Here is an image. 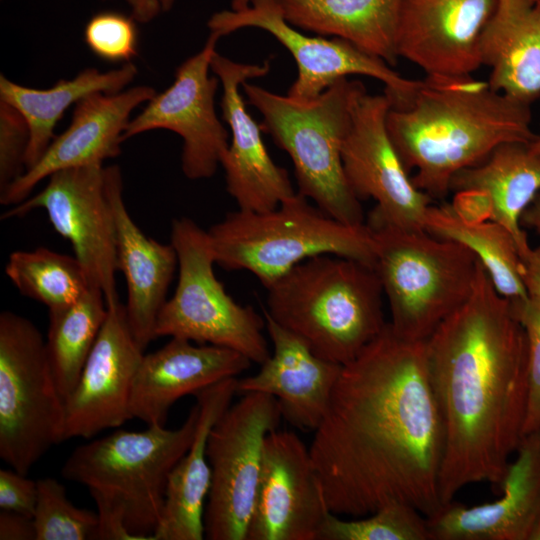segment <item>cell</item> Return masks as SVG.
Listing matches in <instances>:
<instances>
[{
  "instance_id": "6da1fadb",
  "label": "cell",
  "mask_w": 540,
  "mask_h": 540,
  "mask_svg": "<svg viewBox=\"0 0 540 540\" xmlns=\"http://www.w3.org/2000/svg\"><path fill=\"white\" fill-rule=\"evenodd\" d=\"M309 450L335 515L363 517L391 502L436 513L444 429L426 340L403 338L388 323L342 366Z\"/></svg>"
},
{
  "instance_id": "7a4b0ae2",
  "label": "cell",
  "mask_w": 540,
  "mask_h": 540,
  "mask_svg": "<svg viewBox=\"0 0 540 540\" xmlns=\"http://www.w3.org/2000/svg\"><path fill=\"white\" fill-rule=\"evenodd\" d=\"M426 353L444 429L441 504L473 483L500 493L525 436L528 351L510 300L480 263L469 297L426 340Z\"/></svg>"
},
{
  "instance_id": "3957f363",
  "label": "cell",
  "mask_w": 540,
  "mask_h": 540,
  "mask_svg": "<svg viewBox=\"0 0 540 540\" xmlns=\"http://www.w3.org/2000/svg\"><path fill=\"white\" fill-rule=\"evenodd\" d=\"M531 104L472 76L421 80L411 99L392 107L387 129L413 183L433 200L450 192L453 177L479 164L499 145L531 143Z\"/></svg>"
},
{
  "instance_id": "277c9868",
  "label": "cell",
  "mask_w": 540,
  "mask_h": 540,
  "mask_svg": "<svg viewBox=\"0 0 540 540\" xmlns=\"http://www.w3.org/2000/svg\"><path fill=\"white\" fill-rule=\"evenodd\" d=\"M373 265L336 255L304 260L267 288L264 311L320 358L344 366L385 329Z\"/></svg>"
},
{
  "instance_id": "5b68a950",
  "label": "cell",
  "mask_w": 540,
  "mask_h": 540,
  "mask_svg": "<svg viewBox=\"0 0 540 540\" xmlns=\"http://www.w3.org/2000/svg\"><path fill=\"white\" fill-rule=\"evenodd\" d=\"M359 80L343 78L310 99L242 84L246 102L261 115V127L290 157L298 193L331 217L353 225L366 223L360 200L343 170L342 147L353 107L365 90Z\"/></svg>"
},
{
  "instance_id": "8992f818",
  "label": "cell",
  "mask_w": 540,
  "mask_h": 540,
  "mask_svg": "<svg viewBox=\"0 0 540 540\" xmlns=\"http://www.w3.org/2000/svg\"><path fill=\"white\" fill-rule=\"evenodd\" d=\"M207 232L217 265L246 270L266 289L319 255L375 263V238L367 223L341 222L298 192L270 211L230 212Z\"/></svg>"
},
{
  "instance_id": "52a82bcc",
  "label": "cell",
  "mask_w": 540,
  "mask_h": 540,
  "mask_svg": "<svg viewBox=\"0 0 540 540\" xmlns=\"http://www.w3.org/2000/svg\"><path fill=\"white\" fill-rule=\"evenodd\" d=\"M198 416L196 402L177 429L151 425L144 431L117 430L79 445L61 474L85 485L95 503L119 512L137 540H155L168 476L188 451Z\"/></svg>"
},
{
  "instance_id": "ba28073f",
  "label": "cell",
  "mask_w": 540,
  "mask_h": 540,
  "mask_svg": "<svg viewBox=\"0 0 540 540\" xmlns=\"http://www.w3.org/2000/svg\"><path fill=\"white\" fill-rule=\"evenodd\" d=\"M369 227L375 238L374 267L389 305L392 330L406 339L427 340L469 297L477 257L465 246L426 230Z\"/></svg>"
},
{
  "instance_id": "9c48e42d",
  "label": "cell",
  "mask_w": 540,
  "mask_h": 540,
  "mask_svg": "<svg viewBox=\"0 0 540 540\" xmlns=\"http://www.w3.org/2000/svg\"><path fill=\"white\" fill-rule=\"evenodd\" d=\"M170 243L178 257V282L157 317L156 338L230 348L261 365L271 354L263 334L265 318L234 301L217 279L208 232L190 218H176Z\"/></svg>"
},
{
  "instance_id": "30bf717a",
  "label": "cell",
  "mask_w": 540,
  "mask_h": 540,
  "mask_svg": "<svg viewBox=\"0 0 540 540\" xmlns=\"http://www.w3.org/2000/svg\"><path fill=\"white\" fill-rule=\"evenodd\" d=\"M65 404L47 357L46 341L28 318L0 314V458L27 475L64 441Z\"/></svg>"
},
{
  "instance_id": "8fae6325",
  "label": "cell",
  "mask_w": 540,
  "mask_h": 540,
  "mask_svg": "<svg viewBox=\"0 0 540 540\" xmlns=\"http://www.w3.org/2000/svg\"><path fill=\"white\" fill-rule=\"evenodd\" d=\"M282 418L272 395L249 392L230 405L210 430L206 455L211 485L205 512V538L246 540L260 478L265 437Z\"/></svg>"
},
{
  "instance_id": "7c38bea8",
  "label": "cell",
  "mask_w": 540,
  "mask_h": 540,
  "mask_svg": "<svg viewBox=\"0 0 540 540\" xmlns=\"http://www.w3.org/2000/svg\"><path fill=\"white\" fill-rule=\"evenodd\" d=\"M208 27L210 33L220 38L243 28H257L271 34L296 62L297 77L287 92L295 98L316 97L340 79L362 75L384 84V93L392 107H400L411 99L421 83L405 78L382 59L344 39L302 33L285 19L278 0H250L243 9L216 12L210 17Z\"/></svg>"
},
{
  "instance_id": "4fadbf2b",
  "label": "cell",
  "mask_w": 540,
  "mask_h": 540,
  "mask_svg": "<svg viewBox=\"0 0 540 540\" xmlns=\"http://www.w3.org/2000/svg\"><path fill=\"white\" fill-rule=\"evenodd\" d=\"M39 193L12 206L1 219L46 211L55 231L69 240L90 284L108 306L119 302L115 222L107 192L106 167L92 164L57 171Z\"/></svg>"
},
{
  "instance_id": "5bb4252c",
  "label": "cell",
  "mask_w": 540,
  "mask_h": 540,
  "mask_svg": "<svg viewBox=\"0 0 540 540\" xmlns=\"http://www.w3.org/2000/svg\"><path fill=\"white\" fill-rule=\"evenodd\" d=\"M392 108L388 96L363 90L357 97L352 122L342 147L347 183L361 201L376 206L366 222L408 230H425L433 199L413 183L387 129Z\"/></svg>"
},
{
  "instance_id": "9a60e30c",
  "label": "cell",
  "mask_w": 540,
  "mask_h": 540,
  "mask_svg": "<svg viewBox=\"0 0 540 540\" xmlns=\"http://www.w3.org/2000/svg\"><path fill=\"white\" fill-rule=\"evenodd\" d=\"M219 39L210 33L203 48L177 68L173 83L147 102L123 134V141L154 129L178 134L183 139L181 168L191 180L213 176L229 146L215 109L220 82L209 75Z\"/></svg>"
},
{
  "instance_id": "2e32d148",
  "label": "cell",
  "mask_w": 540,
  "mask_h": 540,
  "mask_svg": "<svg viewBox=\"0 0 540 540\" xmlns=\"http://www.w3.org/2000/svg\"><path fill=\"white\" fill-rule=\"evenodd\" d=\"M329 513L309 448L293 431H271L246 540H319Z\"/></svg>"
},
{
  "instance_id": "e0dca14e",
  "label": "cell",
  "mask_w": 540,
  "mask_h": 540,
  "mask_svg": "<svg viewBox=\"0 0 540 540\" xmlns=\"http://www.w3.org/2000/svg\"><path fill=\"white\" fill-rule=\"evenodd\" d=\"M211 70L222 87V118L230 130V142L222 160L226 190L238 209L264 212L275 209L294 195L286 169L271 158L262 138L263 129L248 112L242 84L268 74L270 64H245L214 54Z\"/></svg>"
},
{
  "instance_id": "ac0fdd59",
  "label": "cell",
  "mask_w": 540,
  "mask_h": 540,
  "mask_svg": "<svg viewBox=\"0 0 540 540\" xmlns=\"http://www.w3.org/2000/svg\"><path fill=\"white\" fill-rule=\"evenodd\" d=\"M143 352L130 330L125 305L119 301L108 306L78 382L64 401V441L89 439L132 419L130 396Z\"/></svg>"
},
{
  "instance_id": "d6986e66",
  "label": "cell",
  "mask_w": 540,
  "mask_h": 540,
  "mask_svg": "<svg viewBox=\"0 0 540 540\" xmlns=\"http://www.w3.org/2000/svg\"><path fill=\"white\" fill-rule=\"evenodd\" d=\"M497 0H401L396 49L431 77L471 76Z\"/></svg>"
},
{
  "instance_id": "ffe728a7",
  "label": "cell",
  "mask_w": 540,
  "mask_h": 540,
  "mask_svg": "<svg viewBox=\"0 0 540 540\" xmlns=\"http://www.w3.org/2000/svg\"><path fill=\"white\" fill-rule=\"evenodd\" d=\"M155 90L146 85L118 93H95L74 105L68 128L55 137L40 159L0 191L2 205H17L51 174L69 168L103 164L121 153L132 111L147 103Z\"/></svg>"
},
{
  "instance_id": "44dd1931",
  "label": "cell",
  "mask_w": 540,
  "mask_h": 540,
  "mask_svg": "<svg viewBox=\"0 0 540 540\" xmlns=\"http://www.w3.org/2000/svg\"><path fill=\"white\" fill-rule=\"evenodd\" d=\"M515 454L497 500L471 507L453 500L426 517L431 540H530L540 521V430Z\"/></svg>"
},
{
  "instance_id": "7402d4cb",
  "label": "cell",
  "mask_w": 540,
  "mask_h": 540,
  "mask_svg": "<svg viewBox=\"0 0 540 540\" xmlns=\"http://www.w3.org/2000/svg\"><path fill=\"white\" fill-rule=\"evenodd\" d=\"M243 354L226 347L171 337L162 348L143 355L136 373L130 414L148 426H164L171 406L250 367Z\"/></svg>"
},
{
  "instance_id": "603a6c76",
  "label": "cell",
  "mask_w": 540,
  "mask_h": 540,
  "mask_svg": "<svg viewBox=\"0 0 540 540\" xmlns=\"http://www.w3.org/2000/svg\"><path fill=\"white\" fill-rule=\"evenodd\" d=\"M263 316L273 352L256 374L238 379L237 393L272 395L291 425L314 432L327 413L342 366L317 356L265 311Z\"/></svg>"
},
{
  "instance_id": "cb8c5ba5",
  "label": "cell",
  "mask_w": 540,
  "mask_h": 540,
  "mask_svg": "<svg viewBox=\"0 0 540 540\" xmlns=\"http://www.w3.org/2000/svg\"><path fill=\"white\" fill-rule=\"evenodd\" d=\"M106 183L115 222L118 271L127 284V320L136 342L145 350L156 338L157 317L167 301L178 257L171 243L162 244L146 236L131 218L118 166L106 167Z\"/></svg>"
},
{
  "instance_id": "d4e9b609",
  "label": "cell",
  "mask_w": 540,
  "mask_h": 540,
  "mask_svg": "<svg viewBox=\"0 0 540 540\" xmlns=\"http://www.w3.org/2000/svg\"><path fill=\"white\" fill-rule=\"evenodd\" d=\"M236 377L217 382L195 393L199 416L193 441L171 470L165 502L155 540H202L204 512L211 485V468L206 455L211 428L237 394Z\"/></svg>"
},
{
  "instance_id": "484cf974",
  "label": "cell",
  "mask_w": 540,
  "mask_h": 540,
  "mask_svg": "<svg viewBox=\"0 0 540 540\" xmlns=\"http://www.w3.org/2000/svg\"><path fill=\"white\" fill-rule=\"evenodd\" d=\"M529 144L499 145L479 164L458 172L450 185V192L483 198L489 220L508 230L520 258L531 248L521 217L540 193V154Z\"/></svg>"
},
{
  "instance_id": "4316f807",
  "label": "cell",
  "mask_w": 540,
  "mask_h": 540,
  "mask_svg": "<svg viewBox=\"0 0 540 540\" xmlns=\"http://www.w3.org/2000/svg\"><path fill=\"white\" fill-rule=\"evenodd\" d=\"M479 53L492 89L530 104L540 97V23L532 0H497Z\"/></svg>"
},
{
  "instance_id": "83f0119b",
  "label": "cell",
  "mask_w": 540,
  "mask_h": 540,
  "mask_svg": "<svg viewBox=\"0 0 540 540\" xmlns=\"http://www.w3.org/2000/svg\"><path fill=\"white\" fill-rule=\"evenodd\" d=\"M294 27L344 39L390 66L398 62L397 24L401 0H278Z\"/></svg>"
},
{
  "instance_id": "f1b7e54d",
  "label": "cell",
  "mask_w": 540,
  "mask_h": 540,
  "mask_svg": "<svg viewBox=\"0 0 540 540\" xmlns=\"http://www.w3.org/2000/svg\"><path fill=\"white\" fill-rule=\"evenodd\" d=\"M137 75V67L127 62L118 69L100 72L87 68L69 80L38 89L0 77V101L14 107L25 119L29 141L25 170L34 165L55 138L54 129L65 111L83 98L95 94H113L124 90Z\"/></svg>"
},
{
  "instance_id": "f546056e",
  "label": "cell",
  "mask_w": 540,
  "mask_h": 540,
  "mask_svg": "<svg viewBox=\"0 0 540 540\" xmlns=\"http://www.w3.org/2000/svg\"><path fill=\"white\" fill-rule=\"evenodd\" d=\"M424 229L468 248L500 295L517 300L528 296L521 277L518 247L506 228L495 221H470L450 203L431 204Z\"/></svg>"
},
{
  "instance_id": "4dcf8cb0",
  "label": "cell",
  "mask_w": 540,
  "mask_h": 540,
  "mask_svg": "<svg viewBox=\"0 0 540 540\" xmlns=\"http://www.w3.org/2000/svg\"><path fill=\"white\" fill-rule=\"evenodd\" d=\"M106 316L105 297L97 288L68 306L49 310L46 352L64 401L78 382Z\"/></svg>"
},
{
  "instance_id": "1f68e13d",
  "label": "cell",
  "mask_w": 540,
  "mask_h": 540,
  "mask_svg": "<svg viewBox=\"0 0 540 540\" xmlns=\"http://www.w3.org/2000/svg\"><path fill=\"white\" fill-rule=\"evenodd\" d=\"M5 274L23 296L49 310L68 306L93 288L75 256L44 247L10 253Z\"/></svg>"
},
{
  "instance_id": "d6a6232c",
  "label": "cell",
  "mask_w": 540,
  "mask_h": 540,
  "mask_svg": "<svg viewBox=\"0 0 540 540\" xmlns=\"http://www.w3.org/2000/svg\"><path fill=\"white\" fill-rule=\"evenodd\" d=\"M319 540H431L427 518L411 505L391 502L355 520L329 513Z\"/></svg>"
},
{
  "instance_id": "836d02e7",
  "label": "cell",
  "mask_w": 540,
  "mask_h": 540,
  "mask_svg": "<svg viewBox=\"0 0 540 540\" xmlns=\"http://www.w3.org/2000/svg\"><path fill=\"white\" fill-rule=\"evenodd\" d=\"M37 502L32 517L36 540L93 539L97 513L76 507L63 484L54 478L37 480Z\"/></svg>"
},
{
  "instance_id": "e575fe53",
  "label": "cell",
  "mask_w": 540,
  "mask_h": 540,
  "mask_svg": "<svg viewBox=\"0 0 540 540\" xmlns=\"http://www.w3.org/2000/svg\"><path fill=\"white\" fill-rule=\"evenodd\" d=\"M135 19L115 11L95 14L86 24L84 41L97 57L108 62H130L137 55Z\"/></svg>"
},
{
  "instance_id": "d590c367",
  "label": "cell",
  "mask_w": 540,
  "mask_h": 540,
  "mask_svg": "<svg viewBox=\"0 0 540 540\" xmlns=\"http://www.w3.org/2000/svg\"><path fill=\"white\" fill-rule=\"evenodd\" d=\"M513 313L522 325L528 351V406L525 435L540 430V297L510 300Z\"/></svg>"
},
{
  "instance_id": "8d00e7d4",
  "label": "cell",
  "mask_w": 540,
  "mask_h": 540,
  "mask_svg": "<svg viewBox=\"0 0 540 540\" xmlns=\"http://www.w3.org/2000/svg\"><path fill=\"white\" fill-rule=\"evenodd\" d=\"M29 129L23 116L0 101V191L25 171Z\"/></svg>"
},
{
  "instance_id": "74e56055",
  "label": "cell",
  "mask_w": 540,
  "mask_h": 540,
  "mask_svg": "<svg viewBox=\"0 0 540 540\" xmlns=\"http://www.w3.org/2000/svg\"><path fill=\"white\" fill-rule=\"evenodd\" d=\"M13 469L0 470V508L33 517L37 502V480Z\"/></svg>"
},
{
  "instance_id": "f35d334b",
  "label": "cell",
  "mask_w": 540,
  "mask_h": 540,
  "mask_svg": "<svg viewBox=\"0 0 540 540\" xmlns=\"http://www.w3.org/2000/svg\"><path fill=\"white\" fill-rule=\"evenodd\" d=\"M0 540H36L33 519L20 513L1 510Z\"/></svg>"
},
{
  "instance_id": "ab89813d",
  "label": "cell",
  "mask_w": 540,
  "mask_h": 540,
  "mask_svg": "<svg viewBox=\"0 0 540 540\" xmlns=\"http://www.w3.org/2000/svg\"><path fill=\"white\" fill-rule=\"evenodd\" d=\"M521 277L527 294L540 297V246L521 257Z\"/></svg>"
},
{
  "instance_id": "60d3db41",
  "label": "cell",
  "mask_w": 540,
  "mask_h": 540,
  "mask_svg": "<svg viewBox=\"0 0 540 540\" xmlns=\"http://www.w3.org/2000/svg\"><path fill=\"white\" fill-rule=\"evenodd\" d=\"M132 17L141 23L153 20L160 11H169L176 0H126Z\"/></svg>"
},
{
  "instance_id": "b9f144b4",
  "label": "cell",
  "mask_w": 540,
  "mask_h": 540,
  "mask_svg": "<svg viewBox=\"0 0 540 540\" xmlns=\"http://www.w3.org/2000/svg\"><path fill=\"white\" fill-rule=\"evenodd\" d=\"M521 225L540 236V193L522 214Z\"/></svg>"
},
{
  "instance_id": "7bdbcfd3",
  "label": "cell",
  "mask_w": 540,
  "mask_h": 540,
  "mask_svg": "<svg viewBox=\"0 0 540 540\" xmlns=\"http://www.w3.org/2000/svg\"><path fill=\"white\" fill-rule=\"evenodd\" d=\"M250 0H232L231 1V9L232 10H240L249 5Z\"/></svg>"
},
{
  "instance_id": "ee69618b",
  "label": "cell",
  "mask_w": 540,
  "mask_h": 540,
  "mask_svg": "<svg viewBox=\"0 0 540 540\" xmlns=\"http://www.w3.org/2000/svg\"><path fill=\"white\" fill-rule=\"evenodd\" d=\"M531 150H533L534 152L540 154V136H537V138L535 140H533L530 144H529Z\"/></svg>"
},
{
  "instance_id": "f6af8a7d",
  "label": "cell",
  "mask_w": 540,
  "mask_h": 540,
  "mask_svg": "<svg viewBox=\"0 0 540 540\" xmlns=\"http://www.w3.org/2000/svg\"><path fill=\"white\" fill-rule=\"evenodd\" d=\"M530 540H540V521L538 522V524L536 525L532 535H531V538Z\"/></svg>"
},
{
  "instance_id": "bcb514c9",
  "label": "cell",
  "mask_w": 540,
  "mask_h": 540,
  "mask_svg": "<svg viewBox=\"0 0 540 540\" xmlns=\"http://www.w3.org/2000/svg\"><path fill=\"white\" fill-rule=\"evenodd\" d=\"M534 12L540 23V0L534 3Z\"/></svg>"
},
{
  "instance_id": "7dc6e473",
  "label": "cell",
  "mask_w": 540,
  "mask_h": 540,
  "mask_svg": "<svg viewBox=\"0 0 540 540\" xmlns=\"http://www.w3.org/2000/svg\"><path fill=\"white\" fill-rule=\"evenodd\" d=\"M532 1L535 3V2H537V1H539V0H532Z\"/></svg>"
}]
</instances>
